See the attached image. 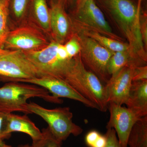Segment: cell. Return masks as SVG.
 Instances as JSON below:
<instances>
[{"label": "cell", "instance_id": "8", "mask_svg": "<svg viewBox=\"0 0 147 147\" xmlns=\"http://www.w3.org/2000/svg\"><path fill=\"white\" fill-rule=\"evenodd\" d=\"M39 77L22 51L3 49L0 53V82H21Z\"/></svg>", "mask_w": 147, "mask_h": 147}, {"label": "cell", "instance_id": "25", "mask_svg": "<svg viewBox=\"0 0 147 147\" xmlns=\"http://www.w3.org/2000/svg\"><path fill=\"white\" fill-rule=\"evenodd\" d=\"M140 30L144 47L147 48V16L146 13L140 14Z\"/></svg>", "mask_w": 147, "mask_h": 147}, {"label": "cell", "instance_id": "6", "mask_svg": "<svg viewBox=\"0 0 147 147\" xmlns=\"http://www.w3.org/2000/svg\"><path fill=\"white\" fill-rule=\"evenodd\" d=\"M71 19L74 30L91 31L110 38L123 41L120 37L113 32L103 12L94 0H85L76 5L74 16Z\"/></svg>", "mask_w": 147, "mask_h": 147}, {"label": "cell", "instance_id": "17", "mask_svg": "<svg viewBox=\"0 0 147 147\" xmlns=\"http://www.w3.org/2000/svg\"><path fill=\"white\" fill-rule=\"evenodd\" d=\"M139 66L131 57L129 50L114 52L107 65V72L110 76L125 67Z\"/></svg>", "mask_w": 147, "mask_h": 147}, {"label": "cell", "instance_id": "19", "mask_svg": "<svg viewBox=\"0 0 147 147\" xmlns=\"http://www.w3.org/2000/svg\"><path fill=\"white\" fill-rule=\"evenodd\" d=\"M34 11L36 23L46 34L50 35V11L45 0H33Z\"/></svg>", "mask_w": 147, "mask_h": 147}, {"label": "cell", "instance_id": "34", "mask_svg": "<svg viewBox=\"0 0 147 147\" xmlns=\"http://www.w3.org/2000/svg\"><path fill=\"white\" fill-rule=\"evenodd\" d=\"M85 0H77V4H76V5L79 4L81 3L82 2L85 1Z\"/></svg>", "mask_w": 147, "mask_h": 147}, {"label": "cell", "instance_id": "4", "mask_svg": "<svg viewBox=\"0 0 147 147\" xmlns=\"http://www.w3.org/2000/svg\"><path fill=\"white\" fill-rule=\"evenodd\" d=\"M65 82L82 96L96 105L99 111L105 112L108 110L105 86L94 74L86 68L79 54L73 71Z\"/></svg>", "mask_w": 147, "mask_h": 147}, {"label": "cell", "instance_id": "13", "mask_svg": "<svg viewBox=\"0 0 147 147\" xmlns=\"http://www.w3.org/2000/svg\"><path fill=\"white\" fill-rule=\"evenodd\" d=\"M50 27L53 40L63 45L74 33L71 18L63 6L59 3L54 5L50 10Z\"/></svg>", "mask_w": 147, "mask_h": 147}, {"label": "cell", "instance_id": "29", "mask_svg": "<svg viewBox=\"0 0 147 147\" xmlns=\"http://www.w3.org/2000/svg\"><path fill=\"white\" fill-rule=\"evenodd\" d=\"M107 143V138L105 135L100 134L95 143L92 147H105Z\"/></svg>", "mask_w": 147, "mask_h": 147}, {"label": "cell", "instance_id": "16", "mask_svg": "<svg viewBox=\"0 0 147 147\" xmlns=\"http://www.w3.org/2000/svg\"><path fill=\"white\" fill-rule=\"evenodd\" d=\"M74 32L81 33L90 38L101 46L114 53L129 50L128 43L110 38L96 32L86 30H74Z\"/></svg>", "mask_w": 147, "mask_h": 147}, {"label": "cell", "instance_id": "1", "mask_svg": "<svg viewBox=\"0 0 147 147\" xmlns=\"http://www.w3.org/2000/svg\"><path fill=\"white\" fill-rule=\"evenodd\" d=\"M94 1L127 40L135 61L141 65H147L146 51L140 30V9L131 0Z\"/></svg>", "mask_w": 147, "mask_h": 147}, {"label": "cell", "instance_id": "14", "mask_svg": "<svg viewBox=\"0 0 147 147\" xmlns=\"http://www.w3.org/2000/svg\"><path fill=\"white\" fill-rule=\"evenodd\" d=\"M125 104L139 118L147 116V80L132 82Z\"/></svg>", "mask_w": 147, "mask_h": 147}, {"label": "cell", "instance_id": "12", "mask_svg": "<svg viewBox=\"0 0 147 147\" xmlns=\"http://www.w3.org/2000/svg\"><path fill=\"white\" fill-rule=\"evenodd\" d=\"M133 67H125L110 76L105 85L108 103L125 104L132 83Z\"/></svg>", "mask_w": 147, "mask_h": 147}, {"label": "cell", "instance_id": "33", "mask_svg": "<svg viewBox=\"0 0 147 147\" xmlns=\"http://www.w3.org/2000/svg\"><path fill=\"white\" fill-rule=\"evenodd\" d=\"M18 147H32V146H30L29 144H26L24 145H21V146H19Z\"/></svg>", "mask_w": 147, "mask_h": 147}, {"label": "cell", "instance_id": "9", "mask_svg": "<svg viewBox=\"0 0 147 147\" xmlns=\"http://www.w3.org/2000/svg\"><path fill=\"white\" fill-rule=\"evenodd\" d=\"M36 24H24L9 30L3 49L23 52L38 51L47 47L51 40Z\"/></svg>", "mask_w": 147, "mask_h": 147}, {"label": "cell", "instance_id": "15", "mask_svg": "<svg viewBox=\"0 0 147 147\" xmlns=\"http://www.w3.org/2000/svg\"><path fill=\"white\" fill-rule=\"evenodd\" d=\"M13 132H21L28 134L32 142L37 141L42 137V131L26 115H19L12 113L9 114L7 132L11 134Z\"/></svg>", "mask_w": 147, "mask_h": 147}, {"label": "cell", "instance_id": "5", "mask_svg": "<svg viewBox=\"0 0 147 147\" xmlns=\"http://www.w3.org/2000/svg\"><path fill=\"white\" fill-rule=\"evenodd\" d=\"M27 108L31 114L39 116L48 124L50 132L59 143L62 144L71 134L78 136L83 132V129L73 122V114L69 107L49 109L30 102Z\"/></svg>", "mask_w": 147, "mask_h": 147}, {"label": "cell", "instance_id": "2", "mask_svg": "<svg viewBox=\"0 0 147 147\" xmlns=\"http://www.w3.org/2000/svg\"><path fill=\"white\" fill-rule=\"evenodd\" d=\"M34 97L57 104L63 102L62 99L54 97L42 87L20 82H8L0 88V111L8 113L21 112L25 115L31 114L27 108V100Z\"/></svg>", "mask_w": 147, "mask_h": 147}, {"label": "cell", "instance_id": "20", "mask_svg": "<svg viewBox=\"0 0 147 147\" xmlns=\"http://www.w3.org/2000/svg\"><path fill=\"white\" fill-rule=\"evenodd\" d=\"M42 136L40 139L32 142V147H57L61 143L58 142L47 127L42 130Z\"/></svg>", "mask_w": 147, "mask_h": 147}, {"label": "cell", "instance_id": "23", "mask_svg": "<svg viewBox=\"0 0 147 147\" xmlns=\"http://www.w3.org/2000/svg\"><path fill=\"white\" fill-rule=\"evenodd\" d=\"M10 113L0 111V139L4 140L9 139L11 134L7 132L9 114Z\"/></svg>", "mask_w": 147, "mask_h": 147}, {"label": "cell", "instance_id": "7", "mask_svg": "<svg viewBox=\"0 0 147 147\" xmlns=\"http://www.w3.org/2000/svg\"><path fill=\"white\" fill-rule=\"evenodd\" d=\"M74 34L81 46L79 55L82 63L86 68L106 84L110 78L107 72V65L114 52L81 33L74 32Z\"/></svg>", "mask_w": 147, "mask_h": 147}, {"label": "cell", "instance_id": "30", "mask_svg": "<svg viewBox=\"0 0 147 147\" xmlns=\"http://www.w3.org/2000/svg\"><path fill=\"white\" fill-rule=\"evenodd\" d=\"M0 147H12L10 145L7 144L3 140L0 139Z\"/></svg>", "mask_w": 147, "mask_h": 147}, {"label": "cell", "instance_id": "26", "mask_svg": "<svg viewBox=\"0 0 147 147\" xmlns=\"http://www.w3.org/2000/svg\"><path fill=\"white\" fill-rule=\"evenodd\" d=\"M105 136L107 138V143L105 147H121L114 129H108Z\"/></svg>", "mask_w": 147, "mask_h": 147}, {"label": "cell", "instance_id": "31", "mask_svg": "<svg viewBox=\"0 0 147 147\" xmlns=\"http://www.w3.org/2000/svg\"><path fill=\"white\" fill-rule=\"evenodd\" d=\"M8 0H0V5L7 7Z\"/></svg>", "mask_w": 147, "mask_h": 147}, {"label": "cell", "instance_id": "36", "mask_svg": "<svg viewBox=\"0 0 147 147\" xmlns=\"http://www.w3.org/2000/svg\"><path fill=\"white\" fill-rule=\"evenodd\" d=\"M57 147H61V145H59V146H58Z\"/></svg>", "mask_w": 147, "mask_h": 147}, {"label": "cell", "instance_id": "18", "mask_svg": "<svg viewBox=\"0 0 147 147\" xmlns=\"http://www.w3.org/2000/svg\"><path fill=\"white\" fill-rule=\"evenodd\" d=\"M147 147V116L139 119L132 127L127 147Z\"/></svg>", "mask_w": 147, "mask_h": 147}, {"label": "cell", "instance_id": "32", "mask_svg": "<svg viewBox=\"0 0 147 147\" xmlns=\"http://www.w3.org/2000/svg\"><path fill=\"white\" fill-rule=\"evenodd\" d=\"M142 0H138V4H137V7L138 8H140L141 7V2H142Z\"/></svg>", "mask_w": 147, "mask_h": 147}, {"label": "cell", "instance_id": "21", "mask_svg": "<svg viewBox=\"0 0 147 147\" xmlns=\"http://www.w3.org/2000/svg\"><path fill=\"white\" fill-rule=\"evenodd\" d=\"M7 7L0 5V48L3 49L9 30L7 24Z\"/></svg>", "mask_w": 147, "mask_h": 147}, {"label": "cell", "instance_id": "27", "mask_svg": "<svg viewBox=\"0 0 147 147\" xmlns=\"http://www.w3.org/2000/svg\"><path fill=\"white\" fill-rule=\"evenodd\" d=\"M147 80V66L135 67L133 68L132 82Z\"/></svg>", "mask_w": 147, "mask_h": 147}, {"label": "cell", "instance_id": "24", "mask_svg": "<svg viewBox=\"0 0 147 147\" xmlns=\"http://www.w3.org/2000/svg\"><path fill=\"white\" fill-rule=\"evenodd\" d=\"M27 4V0H13L12 9L14 16L20 19L24 15Z\"/></svg>", "mask_w": 147, "mask_h": 147}, {"label": "cell", "instance_id": "22", "mask_svg": "<svg viewBox=\"0 0 147 147\" xmlns=\"http://www.w3.org/2000/svg\"><path fill=\"white\" fill-rule=\"evenodd\" d=\"M64 45L70 58H74L80 53L81 46L78 38L74 33Z\"/></svg>", "mask_w": 147, "mask_h": 147}, {"label": "cell", "instance_id": "28", "mask_svg": "<svg viewBox=\"0 0 147 147\" xmlns=\"http://www.w3.org/2000/svg\"><path fill=\"white\" fill-rule=\"evenodd\" d=\"M100 134L98 131L96 130L89 131L86 134L85 138V141L87 146L89 147L92 146Z\"/></svg>", "mask_w": 147, "mask_h": 147}, {"label": "cell", "instance_id": "11", "mask_svg": "<svg viewBox=\"0 0 147 147\" xmlns=\"http://www.w3.org/2000/svg\"><path fill=\"white\" fill-rule=\"evenodd\" d=\"M21 82L29 83L44 88L54 97L69 98L82 102L89 108L98 110L96 105L83 97L69 84L61 79L51 76H41L22 80Z\"/></svg>", "mask_w": 147, "mask_h": 147}, {"label": "cell", "instance_id": "35", "mask_svg": "<svg viewBox=\"0 0 147 147\" xmlns=\"http://www.w3.org/2000/svg\"><path fill=\"white\" fill-rule=\"evenodd\" d=\"M3 49H1V48H0V53L3 50Z\"/></svg>", "mask_w": 147, "mask_h": 147}, {"label": "cell", "instance_id": "10", "mask_svg": "<svg viewBox=\"0 0 147 147\" xmlns=\"http://www.w3.org/2000/svg\"><path fill=\"white\" fill-rule=\"evenodd\" d=\"M108 110L110 117L106 128L114 129L121 147H127V141L132 127L140 118L129 108L113 102H109Z\"/></svg>", "mask_w": 147, "mask_h": 147}, {"label": "cell", "instance_id": "3", "mask_svg": "<svg viewBox=\"0 0 147 147\" xmlns=\"http://www.w3.org/2000/svg\"><path fill=\"white\" fill-rule=\"evenodd\" d=\"M58 42L51 40L47 47L38 51L22 52L35 67L40 76L55 77L65 81L73 71L76 57L62 59L58 55Z\"/></svg>", "mask_w": 147, "mask_h": 147}]
</instances>
